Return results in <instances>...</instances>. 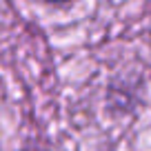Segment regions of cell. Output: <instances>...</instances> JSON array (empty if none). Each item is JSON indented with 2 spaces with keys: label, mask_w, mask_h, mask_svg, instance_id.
Listing matches in <instances>:
<instances>
[{
  "label": "cell",
  "mask_w": 151,
  "mask_h": 151,
  "mask_svg": "<svg viewBox=\"0 0 151 151\" xmlns=\"http://www.w3.org/2000/svg\"><path fill=\"white\" fill-rule=\"evenodd\" d=\"M47 2H56V5H60V2H71V0H47Z\"/></svg>",
  "instance_id": "6da1fadb"
}]
</instances>
